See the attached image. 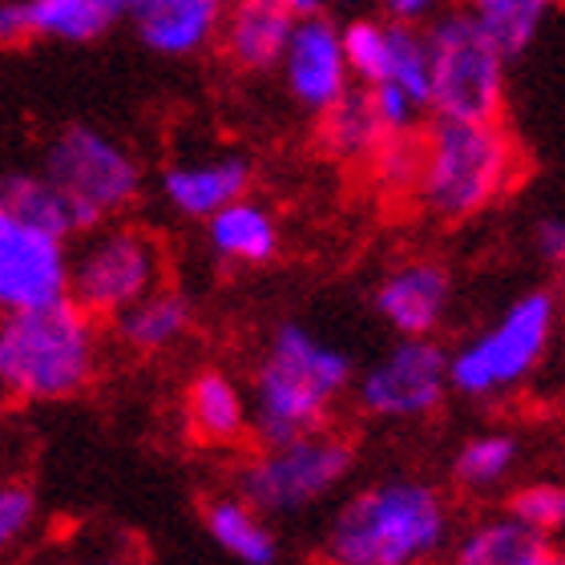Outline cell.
Instances as JSON below:
<instances>
[{
	"label": "cell",
	"mask_w": 565,
	"mask_h": 565,
	"mask_svg": "<svg viewBox=\"0 0 565 565\" xmlns=\"http://www.w3.org/2000/svg\"><path fill=\"white\" fill-rule=\"evenodd\" d=\"M186 328L190 299L174 287H158L141 303H134L126 316L114 319V331L130 352H166L186 335Z\"/></svg>",
	"instance_id": "21"
},
{
	"label": "cell",
	"mask_w": 565,
	"mask_h": 565,
	"mask_svg": "<svg viewBox=\"0 0 565 565\" xmlns=\"http://www.w3.org/2000/svg\"><path fill=\"white\" fill-rule=\"evenodd\" d=\"M282 82L287 94L311 114H328L352 94V65H348V49H343V29H335L323 17H307L295 24L291 49L282 57Z\"/></svg>",
	"instance_id": "12"
},
{
	"label": "cell",
	"mask_w": 565,
	"mask_h": 565,
	"mask_svg": "<svg viewBox=\"0 0 565 565\" xmlns=\"http://www.w3.org/2000/svg\"><path fill=\"white\" fill-rule=\"evenodd\" d=\"M424 170V134L408 138H388L372 158V178L392 194H416Z\"/></svg>",
	"instance_id": "29"
},
{
	"label": "cell",
	"mask_w": 565,
	"mask_h": 565,
	"mask_svg": "<svg viewBox=\"0 0 565 565\" xmlns=\"http://www.w3.org/2000/svg\"><path fill=\"white\" fill-rule=\"evenodd\" d=\"M448 392V352L436 340H396L355 380V404L376 420H424Z\"/></svg>",
	"instance_id": "10"
},
{
	"label": "cell",
	"mask_w": 565,
	"mask_h": 565,
	"mask_svg": "<svg viewBox=\"0 0 565 565\" xmlns=\"http://www.w3.org/2000/svg\"><path fill=\"white\" fill-rule=\"evenodd\" d=\"M433 118L497 121L505 109V53L469 12H440L428 29Z\"/></svg>",
	"instance_id": "6"
},
{
	"label": "cell",
	"mask_w": 565,
	"mask_h": 565,
	"mask_svg": "<svg viewBox=\"0 0 565 565\" xmlns=\"http://www.w3.org/2000/svg\"><path fill=\"white\" fill-rule=\"evenodd\" d=\"M509 518H518L525 530H533L537 537L565 530V484L557 481H533L521 484L518 493L509 497Z\"/></svg>",
	"instance_id": "28"
},
{
	"label": "cell",
	"mask_w": 565,
	"mask_h": 565,
	"mask_svg": "<svg viewBox=\"0 0 565 565\" xmlns=\"http://www.w3.org/2000/svg\"><path fill=\"white\" fill-rule=\"evenodd\" d=\"M343 49H348L352 77L364 85V89L388 85L392 53H396V24H392V21H372V17L348 21V24H343Z\"/></svg>",
	"instance_id": "27"
},
{
	"label": "cell",
	"mask_w": 565,
	"mask_h": 565,
	"mask_svg": "<svg viewBox=\"0 0 565 565\" xmlns=\"http://www.w3.org/2000/svg\"><path fill=\"white\" fill-rule=\"evenodd\" d=\"M206 243L223 263L267 267L279 255V223H275V214L263 202L243 199L206 223Z\"/></svg>",
	"instance_id": "19"
},
{
	"label": "cell",
	"mask_w": 565,
	"mask_h": 565,
	"mask_svg": "<svg viewBox=\"0 0 565 565\" xmlns=\"http://www.w3.org/2000/svg\"><path fill=\"white\" fill-rule=\"evenodd\" d=\"M231 0H141L134 9V33L158 57H194L223 41Z\"/></svg>",
	"instance_id": "16"
},
{
	"label": "cell",
	"mask_w": 565,
	"mask_h": 565,
	"mask_svg": "<svg viewBox=\"0 0 565 565\" xmlns=\"http://www.w3.org/2000/svg\"><path fill=\"white\" fill-rule=\"evenodd\" d=\"M141 0H4L0 36L4 41H65L82 45L102 36L114 21L134 17Z\"/></svg>",
	"instance_id": "13"
},
{
	"label": "cell",
	"mask_w": 565,
	"mask_h": 565,
	"mask_svg": "<svg viewBox=\"0 0 565 565\" xmlns=\"http://www.w3.org/2000/svg\"><path fill=\"white\" fill-rule=\"evenodd\" d=\"M352 388V360L303 323H279L250 372V420L263 448L323 433Z\"/></svg>",
	"instance_id": "1"
},
{
	"label": "cell",
	"mask_w": 565,
	"mask_h": 565,
	"mask_svg": "<svg viewBox=\"0 0 565 565\" xmlns=\"http://www.w3.org/2000/svg\"><path fill=\"white\" fill-rule=\"evenodd\" d=\"M452 279L440 263L413 259L392 267L376 287V316L396 331V340H433V331L445 323Z\"/></svg>",
	"instance_id": "14"
},
{
	"label": "cell",
	"mask_w": 565,
	"mask_h": 565,
	"mask_svg": "<svg viewBox=\"0 0 565 565\" xmlns=\"http://www.w3.org/2000/svg\"><path fill=\"white\" fill-rule=\"evenodd\" d=\"M513 469H518V436L509 433L469 436L452 457V481L472 493H489L497 484H505Z\"/></svg>",
	"instance_id": "26"
},
{
	"label": "cell",
	"mask_w": 565,
	"mask_h": 565,
	"mask_svg": "<svg viewBox=\"0 0 565 565\" xmlns=\"http://www.w3.org/2000/svg\"><path fill=\"white\" fill-rule=\"evenodd\" d=\"M97 372L94 316L77 303L4 316L0 323V384L21 404L70 401Z\"/></svg>",
	"instance_id": "4"
},
{
	"label": "cell",
	"mask_w": 565,
	"mask_h": 565,
	"mask_svg": "<svg viewBox=\"0 0 565 565\" xmlns=\"http://www.w3.org/2000/svg\"><path fill=\"white\" fill-rule=\"evenodd\" d=\"M36 521V493L29 484L9 481L0 489V545L21 542Z\"/></svg>",
	"instance_id": "31"
},
{
	"label": "cell",
	"mask_w": 565,
	"mask_h": 565,
	"mask_svg": "<svg viewBox=\"0 0 565 565\" xmlns=\"http://www.w3.org/2000/svg\"><path fill=\"white\" fill-rule=\"evenodd\" d=\"M557 0H465V12L493 36L505 57H518L537 41Z\"/></svg>",
	"instance_id": "25"
},
{
	"label": "cell",
	"mask_w": 565,
	"mask_h": 565,
	"mask_svg": "<svg viewBox=\"0 0 565 565\" xmlns=\"http://www.w3.org/2000/svg\"><path fill=\"white\" fill-rule=\"evenodd\" d=\"M562 372H565V295H562Z\"/></svg>",
	"instance_id": "37"
},
{
	"label": "cell",
	"mask_w": 565,
	"mask_h": 565,
	"mask_svg": "<svg viewBox=\"0 0 565 565\" xmlns=\"http://www.w3.org/2000/svg\"><path fill=\"white\" fill-rule=\"evenodd\" d=\"M73 250L70 238L0 214V307L4 316L70 303Z\"/></svg>",
	"instance_id": "11"
},
{
	"label": "cell",
	"mask_w": 565,
	"mask_h": 565,
	"mask_svg": "<svg viewBox=\"0 0 565 565\" xmlns=\"http://www.w3.org/2000/svg\"><path fill=\"white\" fill-rule=\"evenodd\" d=\"M537 550H545V542L533 530H525L518 518H484L477 521L452 550L448 565H521L525 557H533Z\"/></svg>",
	"instance_id": "24"
},
{
	"label": "cell",
	"mask_w": 565,
	"mask_h": 565,
	"mask_svg": "<svg viewBox=\"0 0 565 565\" xmlns=\"http://www.w3.org/2000/svg\"><path fill=\"white\" fill-rule=\"evenodd\" d=\"M0 214H12L21 223H33L41 231H53V235L65 238L82 235L70 199L41 170H17V174L4 178V186H0Z\"/></svg>",
	"instance_id": "22"
},
{
	"label": "cell",
	"mask_w": 565,
	"mask_h": 565,
	"mask_svg": "<svg viewBox=\"0 0 565 565\" xmlns=\"http://www.w3.org/2000/svg\"><path fill=\"white\" fill-rule=\"evenodd\" d=\"M521 153L497 121L433 118L424 130V170L416 206L436 223H465L513 190Z\"/></svg>",
	"instance_id": "3"
},
{
	"label": "cell",
	"mask_w": 565,
	"mask_h": 565,
	"mask_svg": "<svg viewBox=\"0 0 565 565\" xmlns=\"http://www.w3.org/2000/svg\"><path fill=\"white\" fill-rule=\"evenodd\" d=\"M448 530L452 518L436 484L388 477L335 509L323 554L331 565H424L445 550Z\"/></svg>",
	"instance_id": "2"
},
{
	"label": "cell",
	"mask_w": 565,
	"mask_h": 565,
	"mask_svg": "<svg viewBox=\"0 0 565 565\" xmlns=\"http://www.w3.org/2000/svg\"><path fill=\"white\" fill-rule=\"evenodd\" d=\"M186 424L202 445H238L255 433L250 396L218 367H202L186 388Z\"/></svg>",
	"instance_id": "18"
},
{
	"label": "cell",
	"mask_w": 565,
	"mask_h": 565,
	"mask_svg": "<svg viewBox=\"0 0 565 565\" xmlns=\"http://www.w3.org/2000/svg\"><path fill=\"white\" fill-rule=\"evenodd\" d=\"M521 565H565V562H562V557L550 554V550H537V554L525 557V562H521Z\"/></svg>",
	"instance_id": "36"
},
{
	"label": "cell",
	"mask_w": 565,
	"mask_h": 565,
	"mask_svg": "<svg viewBox=\"0 0 565 565\" xmlns=\"http://www.w3.org/2000/svg\"><path fill=\"white\" fill-rule=\"evenodd\" d=\"M250 190V162L243 153H218L202 162H174L158 178V194L182 218L211 223L214 214L247 199Z\"/></svg>",
	"instance_id": "15"
},
{
	"label": "cell",
	"mask_w": 565,
	"mask_h": 565,
	"mask_svg": "<svg viewBox=\"0 0 565 565\" xmlns=\"http://www.w3.org/2000/svg\"><path fill=\"white\" fill-rule=\"evenodd\" d=\"M275 9L291 12L295 21H307V17H319V0H271Z\"/></svg>",
	"instance_id": "34"
},
{
	"label": "cell",
	"mask_w": 565,
	"mask_h": 565,
	"mask_svg": "<svg viewBox=\"0 0 565 565\" xmlns=\"http://www.w3.org/2000/svg\"><path fill=\"white\" fill-rule=\"evenodd\" d=\"M41 174L70 199L82 235L118 218L141 190L138 158L94 126H65L53 134L41 158Z\"/></svg>",
	"instance_id": "7"
},
{
	"label": "cell",
	"mask_w": 565,
	"mask_h": 565,
	"mask_svg": "<svg viewBox=\"0 0 565 565\" xmlns=\"http://www.w3.org/2000/svg\"><path fill=\"white\" fill-rule=\"evenodd\" d=\"M162 275L166 250L146 226L106 223L89 231L73 250L70 303L94 319H118L146 295L166 287Z\"/></svg>",
	"instance_id": "8"
},
{
	"label": "cell",
	"mask_w": 565,
	"mask_h": 565,
	"mask_svg": "<svg viewBox=\"0 0 565 565\" xmlns=\"http://www.w3.org/2000/svg\"><path fill=\"white\" fill-rule=\"evenodd\" d=\"M73 565H138V562L126 554H97V557H85V562H73Z\"/></svg>",
	"instance_id": "35"
},
{
	"label": "cell",
	"mask_w": 565,
	"mask_h": 565,
	"mask_svg": "<svg viewBox=\"0 0 565 565\" xmlns=\"http://www.w3.org/2000/svg\"><path fill=\"white\" fill-rule=\"evenodd\" d=\"M533 247H537V255H542L554 271L565 275V214H550V218L537 223V231H533Z\"/></svg>",
	"instance_id": "32"
},
{
	"label": "cell",
	"mask_w": 565,
	"mask_h": 565,
	"mask_svg": "<svg viewBox=\"0 0 565 565\" xmlns=\"http://www.w3.org/2000/svg\"><path fill=\"white\" fill-rule=\"evenodd\" d=\"M562 328V299L554 291H525L484 331L448 352L452 392L465 401H497L521 388L542 367Z\"/></svg>",
	"instance_id": "5"
},
{
	"label": "cell",
	"mask_w": 565,
	"mask_h": 565,
	"mask_svg": "<svg viewBox=\"0 0 565 565\" xmlns=\"http://www.w3.org/2000/svg\"><path fill=\"white\" fill-rule=\"evenodd\" d=\"M367 94H372L376 118L388 138H408V134H416L420 118L428 114V109L416 106L413 97L404 94V89H396V85H376V89H367Z\"/></svg>",
	"instance_id": "30"
},
{
	"label": "cell",
	"mask_w": 565,
	"mask_h": 565,
	"mask_svg": "<svg viewBox=\"0 0 565 565\" xmlns=\"http://www.w3.org/2000/svg\"><path fill=\"white\" fill-rule=\"evenodd\" d=\"M388 4V17L396 24H420V21H428L433 17L436 21V9H440V0H384Z\"/></svg>",
	"instance_id": "33"
},
{
	"label": "cell",
	"mask_w": 565,
	"mask_h": 565,
	"mask_svg": "<svg viewBox=\"0 0 565 565\" xmlns=\"http://www.w3.org/2000/svg\"><path fill=\"white\" fill-rule=\"evenodd\" d=\"M295 17L275 9L271 0H231L223 24V49L231 65L243 73L282 70V57L291 49Z\"/></svg>",
	"instance_id": "17"
},
{
	"label": "cell",
	"mask_w": 565,
	"mask_h": 565,
	"mask_svg": "<svg viewBox=\"0 0 565 565\" xmlns=\"http://www.w3.org/2000/svg\"><path fill=\"white\" fill-rule=\"evenodd\" d=\"M352 472V445L328 428L287 445L259 448L238 472V497L259 513L291 518L319 505L348 481Z\"/></svg>",
	"instance_id": "9"
},
{
	"label": "cell",
	"mask_w": 565,
	"mask_h": 565,
	"mask_svg": "<svg viewBox=\"0 0 565 565\" xmlns=\"http://www.w3.org/2000/svg\"><path fill=\"white\" fill-rule=\"evenodd\" d=\"M319 134H323V146L340 162H367V166L380 153V146L388 141V134H384V126L376 118V106H372V94H367L364 85L352 89L340 106L323 114Z\"/></svg>",
	"instance_id": "23"
},
{
	"label": "cell",
	"mask_w": 565,
	"mask_h": 565,
	"mask_svg": "<svg viewBox=\"0 0 565 565\" xmlns=\"http://www.w3.org/2000/svg\"><path fill=\"white\" fill-rule=\"evenodd\" d=\"M206 533L214 537V545L231 554L243 565H275L279 562V542L267 530V521L259 518V509H250L243 497H214L206 513Z\"/></svg>",
	"instance_id": "20"
}]
</instances>
